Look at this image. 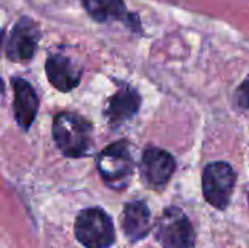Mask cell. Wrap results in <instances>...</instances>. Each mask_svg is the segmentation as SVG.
<instances>
[{"mask_svg": "<svg viewBox=\"0 0 249 248\" xmlns=\"http://www.w3.org/2000/svg\"><path fill=\"white\" fill-rule=\"evenodd\" d=\"M140 95L130 85H123L107 102L105 118L112 127H118L131 120L140 108Z\"/></svg>", "mask_w": 249, "mask_h": 248, "instance_id": "obj_9", "label": "cell"}, {"mask_svg": "<svg viewBox=\"0 0 249 248\" xmlns=\"http://www.w3.org/2000/svg\"><path fill=\"white\" fill-rule=\"evenodd\" d=\"M158 240L162 248H194V229L181 209L168 208L158 222Z\"/></svg>", "mask_w": 249, "mask_h": 248, "instance_id": "obj_5", "label": "cell"}, {"mask_svg": "<svg viewBox=\"0 0 249 248\" xmlns=\"http://www.w3.org/2000/svg\"><path fill=\"white\" fill-rule=\"evenodd\" d=\"M74 234L79 243L86 248H109L115 240L111 218L98 208L85 209L79 213Z\"/></svg>", "mask_w": 249, "mask_h": 248, "instance_id": "obj_3", "label": "cell"}, {"mask_svg": "<svg viewBox=\"0 0 249 248\" xmlns=\"http://www.w3.org/2000/svg\"><path fill=\"white\" fill-rule=\"evenodd\" d=\"M142 175L152 187L165 186L175 171V161L172 155L159 148H147L142 156Z\"/></svg>", "mask_w": 249, "mask_h": 248, "instance_id": "obj_8", "label": "cell"}, {"mask_svg": "<svg viewBox=\"0 0 249 248\" xmlns=\"http://www.w3.org/2000/svg\"><path fill=\"white\" fill-rule=\"evenodd\" d=\"M248 200H249V194H248Z\"/></svg>", "mask_w": 249, "mask_h": 248, "instance_id": "obj_14", "label": "cell"}, {"mask_svg": "<svg viewBox=\"0 0 249 248\" xmlns=\"http://www.w3.org/2000/svg\"><path fill=\"white\" fill-rule=\"evenodd\" d=\"M53 137L64 156L82 158L93 146V127L74 113H60L53 123Z\"/></svg>", "mask_w": 249, "mask_h": 248, "instance_id": "obj_1", "label": "cell"}, {"mask_svg": "<svg viewBox=\"0 0 249 248\" xmlns=\"http://www.w3.org/2000/svg\"><path fill=\"white\" fill-rule=\"evenodd\" d=\"M236 102L239 107L249 110V79L236 89Z\"/></svg>", "mask_w": 249, "mask_h": 248, "instance_id": "obj_13", "label": "cell"}, {"mask_svg": "<svg viewBox=\"0 0 249 248\" xmlns=\"http://www.w3.org/2000/svg\"><path fill=\"white\" fill-rule=\"evenodd\" d=\"M123 228L125 235L131 241H139L144 238L152 229L149 208L143 202L127 203L123 213Z\"/></svg>", "mask_w": 249, "mask_h": 248, "instance_id": "obj_11", "label": "cell"}, {"mask_svg": "<svg viewBox=\"0 0 249 248\" xmlns=\"http://www.w3.org/2000/svg\"><path fill=\"white\" fill-rule=\"evenodd\" d=\"M45 73L50 83L61 92L73 91L82 79L80 66L63 53H54L47 58Z\"/></svg>", "mask_w": 249, "mask_h": 248, "instance_id": "obj_7", "label": "cell"}, {"mask_svg": "<svg viewBox=\"0 0 249 248\" xmlns=\"http://www.w3.org/2000/svg\"><path fill=\"white\" fill-rule=\"evenodd\" d=\"M236 183V172L226 162L209 164L203 172V193L216 209H226Z\"/></svg>", "mask_w": 249, "mask_h": 248, "instance_id": "obj_4", "label": "cell"}, {"mask_svg": "<svg viewBox=\"0 0 249 248\" xmlns=\"http://www.w3.org/2000/svg\"><path fill=\"white\" fill-rule=\"evenodd\" d=\"M41 39V31L36 22L29 18H20L10 31L4 47L6 57L12 61H28L34 57Z\"/></svg>", "mask_w": 249, "mask_h": 248, "instance_id": "obj_6", "label": "cell"}, {"mask_svg": "<svg viewBox=\"0 0 249 248\" xmlns=\"http://www.w3.org/2000/svg\"><path fill=\"white\" fill-rule=\"evenodd\" d=\"M82 3L89 16L96 22L124 20L130 25V15L124 0H82Z\"/></svg>", "mask_w": 249, "mask_h": 248, "instance_id": "obj_12", "label": "cell"}, {"mask_svg": "<svg viewBox=\"0 0 249 248\" xmlns=\"http://www.w3.org/2000/svg\"><path fill=\"white\" fill-rule=\"evenodd\" d=\"M13 91H15V99H13V114L18 126L23 130H28L36 114H38V95L34 91V88L23 79H13Z\"/></svg>", "mask_w": 249, "mask_h": 248, "instance_id": "obj_10", "label": "cell"}, {"mask_svg": "<svg viewBox=\"0 0 249 248\" xmlns=\"http://www.w3.org/2000/svg\"><path fill=\"white\" fill-rule=\"evenodd\" d=\"M96 162L104 181L112 189H123L134 171L133 148L127 140L111 143L98 155Z\"/></svg>", "mask_w": 249, "mask_h": 248, "instance_id": "obj_2", "label": "cell"}]
</instances>
